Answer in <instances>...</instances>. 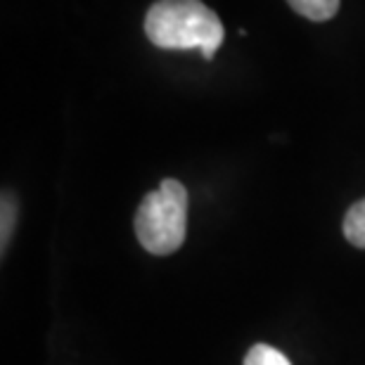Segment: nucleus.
Instances as JSON below:
<instances>
[{
	"mask_svg": "<svg viewBox=\"0 0 365 365\" xmlns=\"http://www.w3.org/2000/svg\"><path fill=\"white\" fill-rule=\"evenodd\" d=\"M14 221H17V202H14L12 192L3 195V252L7 250V242H10L12 232H14Z\"/></svg>",
	"mask_w": 365,
	"mask_h": 365,
	"instance_id": "423d86ee",
	"label": "nucleus"
},
{
	"mask_svg": "<svg viewBox=\"0 0 365 365\" xmlns=\"http://www.w3.org/2000/svg\"><path fill=\"white\" fill-rule=\"evenodd\" d=\"M292 10L311 21H327L339 10V0H287Z\"/></svg>",
	"mask_w": 365,
	"mask_h": 365,
	"instance_id": "7ed1b4c3",
	"label": "nucleus"
},
{
	"mask_svg": "<svg viewBox=\"0 0 365 365\" xmlns=\"http://www.w3.org/2000/svg\"><path fill=\"white\" fill-rule=\"evenodd\" d=\"M187 230V190L166 178L145 197L135 211V237L155 257L178 252Z\"/></svg>",
	"mask_w": 365,
	"mask_h": 365,
	"instance_id": "f03ea898",
	"label": "nucleus"
},
{
	"mask_svg": "<svg viewBox=\"0 0 365 365\" xmlns=\"http://www.w3.org/2000/svg\"><path fill=\"white\" fill-rule=\"evenodd\" d=\"M145 34L164 50H202L211 60L223 43V24L202 0H157L145 17Z\"/></svg>",
	"mask_w": 365,
	"mask_h": 365,
	"instance_id": "f257e3e1",
	"label": "nucleus"
},
{
	"mask_svg": "<svg viewBox=\"0 0 365 365\" xmlns=\"http://www.w3.org/2000/svg\"><path fill=\"white\" fill-rule=\"evenodd\" d=\"M344 237L359 250H365V200L356 202L344 216Z\"/></svg>",
	"mask_w": 365,
	"mask_h": 365,
	"instance_id": "20e7f679",
	"label": "nucleus"
},
{
	"mask_svg": "<svg viewBox=\"0 0 365 365\" xmlns=\"http://www.w3.org/2000/svg\"><path fill=\"white\" fill-rule=\"evenodd\" d=\"M245 365H292L287 361V356L277 351L275 346L268 344H254L247 354Z\"/></svg>",
	"mask_w": 365,
	"mask_h": 365,
	"instance_id": "39448f33",
	"label": "nucleus"
}]
</instances>
